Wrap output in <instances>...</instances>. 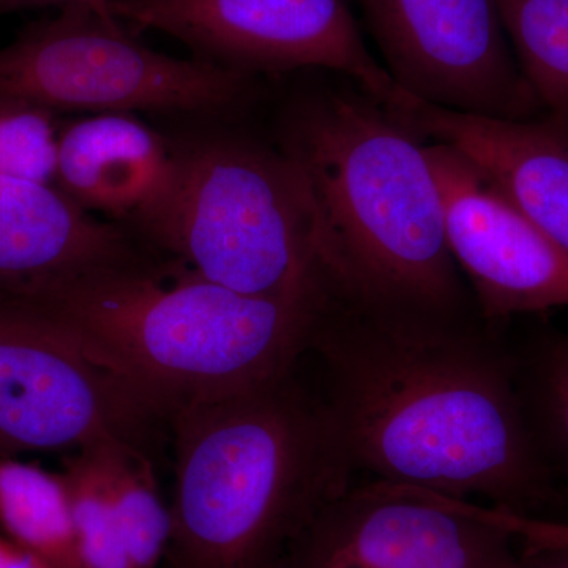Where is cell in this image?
<instances>
[{"label":"cell","mask_w":568,"mask_h":568,"mask_svg":"<svg viewBox=\"0 0 568 568\" xmlns=\"http://www.w3.org/2000/svg\"><path fill=\"white\" fill-rule=\"evenodd\" d=\"M510 323L398 315L321 286L310 353L354 473L568 521L523 413Z\"/></svg>","instance_id":"cell-1"},{"label":"cell","mask_w":568,"mask_h":568,"mask_svg":"<svg viewBox=\"0 0 568 568\" xmlns=\"http://www.w3.org/2000/svg\"><path fill=\"white\" fill-rule=\"evenodd\" d=\"M274 144L304 185L325 290L398 315L484 317L448 246L424 140L386 104L325 71L283 97Z\"/></svg>","instance_id":"cell-2"},{"label":"cell","mask_w":568,"mask_h":568,"mask_svg":"<svg viewBox=\"0 0 568 568\" xmlns=\"http://www.w3.org/2000/svg\"><path fill=\"white\" fill-rule=\"evenodd\" d=\"M295 368L171 417L168 551L179 568H280L317 511L353 487L323 394L304 387Z\"/></svg>","instance_id":"cell-3"},{"label":"cell","mask_w":568,"mask_h":568,"mask_svg":"<svg viewBox=\"0 0 568 568\" xmlns=\"http://www.w3.org/2000/svg\"><path fill=\"white\" fill-rule=\"evenodd\" d=\"M174 264L95 268L24 308L65 325L168 417L286 375L310 353L317 280L297 293L252 295Z\"/></svg>","instance_id":"cell-4"},{"label":"cell","mask_w":568,"mask_h":568,"mask_svg":"<svg viewBox=\"0 0 568 568\" xmlns=\"http://www.w3.org/2000/svg\"><path fill=\"white\" fill-rule=\"evenodd\" d=\"M142 235L237 293L291 294L317 280L305 189L275 144L219 138L179 151L173 192Z\"/></svg>","instance_id":"cell-5"},{"label":"cell","mask_w":568,"mask_h":568,"mask_svg":"<svg viewBox=\"0 0 568 568\" xmlns=\"http://www.w3.org/2000/svg\"><path fill=\"white\" fill-rule=\"evenodd\" d=\"M0 95L54 112L227 114L261 97L256 77L140 43L110 9L62 7L0 48Z\"/></svg>","instance_id":"cell-6"},{"label":"cell","mask_w":568,"mask_h":568,"mask_svg":"<svg viewBox=\"0 0 568 568\" xmlns=\"http://www.w3.org/2000/svg\"><path fill=\"white\" fill-rule=\"evenodd\" d=\"M163 410L36 310L0 304V455L133 444Z\"/></svg>","instance_id":"cell-7"},{"label":"cell","mask_w":568,"mask_h":568,"mask_svg":"<svg viewBox=\"0 0 568 568\" xmlns=\"http://www.w3.org/2000/svg\"><path fill=\"white\" fill-rule=\"evenodd\" d=\"M112 14L189 44L203 61L257 77L345 74L387 108L409 99L366 48L349 0H129Z\"/></svg>","instance_id":"cell-8"},{"label":"cell","mask_w":568,"mask_h":568,"mask_svg":"<svg viewBox=\"0 0 568 568\" xmlns=\"http://www.w3.org/2000/svg\"><path fill=\"white\" fill-rule=\"evenodd\" d=\"M392 80L446 110L528 121L541 111L495 0H354Z\"/></svg>","instance_id":"cell-9"},{"label":"cell","mask_w":568,"mask_h":568,"mask_svg":"<svg viewBox=\"0 0 568 568\" xmlns=\"http://www.w3.org/2000/svg\"><path fill=\"white\" fill-rule=\"evenodd\" d=\"M507 530L467 500L409 485H353L325 504L280 568H519Z\"/></svg>","instance_id":"cell-10"},{"label":"cell","mask_w":568,"mask_h":568,"mask_svg":"<svg viewBox=\"0 0 568 568\" xmlns=\"http://www.w3.org/2000/svg\"><path fill=\"white\" fill-rule=\"evenodd\" d=\"M435 174L448 246L478 312L493 324L568 306V254L450 145L425 144Z\"/></svg>","instance_id":"cell-11"},{"label":"cell","mask_w":568,"mask_h":568,"mask_svg":"<svg viewBox=\"0 0 568 568\" xmlns=\"http://www.w3.org/2000/svg\"><path fill=\"white\" fill-rule=\"evenodd\" d=\"M134 239L54 183L0 178V304L32 305L84 272L148 260Z\"/></svg>","instance_id":"cell-12"},{"label":"cell","mask_w":568,"mask_h":568,"mask_svg":"<svg viewBox=\"0 0 568 568\" xmlns=\"http://www.w3.org/2000/svg\"><path fill=\"white\" fill-rule=\"evenodd\" d=\"M422 140L476 164L530 223L568 254V129L548 118L514 121L446 110L410 97L388 108Z\"/></svg>","instance_id":"cell-13"},{"label":"cell","mask_w":568,"mask_h":568,"mask_svg":"<svg viewBox=\"0 0 568 568\" xmlns=\"http://www.w3.org/2000/svg\"><path fill=\"white\" fill-rule=\"evenodd\" d=\"M179 152L134 114H95L62 126L54 185L85 212L145 233L173 192Z\"/></svg>","instance_id":"cell-14"},{"label":"cell","mask_w":568,"mask_h":568,"mask_svg":"<svg viewBox=\"0 0 568 568\" xmlns=\"http://www.w3.org/2000/svg\"><path fill=\"white\" fill-rule=\"evenodd\" d=\"M511 331L515 377L530 435L549 473L568 491V334L541 320Z\"/></svg>","instance_id":"cell-15"},{"label":"cell","mask_w":568,"mask_h":568,"mask_svg":"<svg viewBox=\"0 0 568 568\" xmlns=\"http://www.w3.org/2000/svg\"><path fill=\"white\" fill-rule=\"evenodd\" d=\"M2 536L51 568H80L62 474L0 455Z\"/></svg>","instance_id":"cell-16"},{"label":"cell","mask_w":568,"mask_h":568,"mask_svg":"<svg viewBox=\"0 0 568 568\" xmlns=\"http://www.w3.org/2000/svg\"><path fill=\"white\" fill-rule=\"evenodd\" d=\"M545 118L568 129V0H495Z\"/></svg>","instance_id":"cell-17"},{"label":"cell","mask_w":568,"mask_h":568,"mask_svg":"<svg viewBox=\"0 0 568 568\" xmlns=\"http://www.w3.org/2000/svg\"><path fill=\"white\" fill-rule=\"evenodd\" d=\"M95 450L102 459L133 568H159L170 549L173 518L148 459L133 444H106Z\"/></svg>","instance_id":"cell-18"},{"label":"cell","mask_w":568,"mask_h":568,"mask_svg":"<svg viewBox=\"0 0 568 568\" xmlns=\"http://www.w3.org/2000/svg\"><path fill=\"white\" fill-rule=\"evenodd\" d=\"M62 476L80 568H133L99 452H78Z\"/></svg>","instance_id":"cell-19"},{"label":"cell","mask_w":568,"mask_h":568,"mask_svg":"<svg viewBox=\"0 0 568 568\" xmlns=\"http://www.w3.org/2000/svg\"><path fill=\"white\" fill-rule=\"evenodd\" d=\"M59 132L58 112L0 95V178L54 183Z\"/></svg>","instance_id":"cell-20"},{"label":"cell","mask_w":568,"mask_h":568,"mask_svg":"<svg viewBox=\"0 0 568 568\" xmlns=\"http://www.w3.org/2000/svg\"><path fill=\"white\" fill-rule=\"evenodd\" d=\"M478 517L507 530L521 548H568V521L529 517L474 504Z\"/></svg>","instance_id":"cell-21"},{"label":"cell","mask_w":568,"mask_h":568,"mask_svg":"<svg viewBox=\"0 0 568 568\" xmlns=\"http://www.w3.org/2000/svg\"><path fill=\"white\" fill-rule=\"evenodd\" d=\"M519 568H568V548H521Z\"/></svg>","instance_id":"cell-22"},{"label":"cell","mask_w":568,"mask_h":568,"mask_svg":"<svg viewBox=\"0 0 568 568\" xmlns=\"http://www.w3.org/2000/svg\"><path fill=\"white\" fill-rule=\"evenodd\" d=\"M73 2H88L100 9H110L114 3L129 2V0H0V14L13 13L18 10L39 9V7H62Z\"/></svg>","instance_id":"cell-23"},{"label":"cell","mask_w":568,"mask_h":568,"mask_svg":"<svg viewBox=\"0 0 568 568\" xmlns=\"http://www.w3.org/2000/svg\"><path fill=\"white\" fill-rule=\"evenodd\" d=\"M0 568H51L0 534Z\"/></svg>","instance_id":"cell-24"}]
</instances>
